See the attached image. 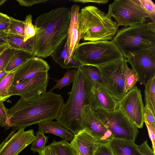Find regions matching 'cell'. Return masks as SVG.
I'll return each instance as SVG.
<instances>
[{
    "label": "cell",
    "mask_w": 155,
    "mask_h": 155,
    "mask_svg": "<svg viewBox=\"0 0 155 155\" xmlns=\"http://www.w3.org/2000/svg\"><path fill=\"white\" fill-rule=\"evenodd\" d=\"M71 18L70 10L61 7L44 13L35 21L34 55L46 58L67 39Z\"/></svg>",
    "instance_id": "obj_2"
},
{
    "label": "cell",
    "mask_w": 155,
    "mask_h": 155,
    "mask_svg": "<svg viewBox=\"0 0 155 155\" xmlns=\"http://www.w3.org/2000/svg\"><path fill=\"white\" fill-rule=\"evenodd\" d=\"M77 70V69H68L62 78L60 79H54V81L56 82V84L49 91L52 92L56 89L60 90L64 87L69 86L73 82Z\"/></svg>",
    "instance_id": "obj_28"
},
{
    "label": "cell",
    "mask_w": 155,
    "mask_h": 155,
    "mask_svg": "<svg viewBox=\"0 0 155 155\" xmlns=\"http://www.w3.org/2000/svg\"><path fill=\"white\" fill-rule=\"evenodd\" d=\"M123 57L116 45L111 40L79 43L72 58L83 65L98 67L118 60Z\"/></svg>",
    "instance_id": "obj_5"
},
{
    "label": "cell",
    "mask_w": 155,
    "mask_h": 155,
    "mask_svg": "<svg viewBox=\"0 0 155 155\" xmlns=\"http://www.w3.org/2000/svg\"><path fill=\"white\" fill-rule=\"evenodd\" d=\"M38 153L39 155H55L52 149L49 145L46 146L42 151Z\"/></svg>",
    "instance_id": "obj_43"
},
{
    "label": "cell",
    "mask_w": 155,
    "mask_h": 155,
    "mask_svg": "<svg viewBox=\"0 0 155 155\" xmlns=\"http://www.w3.org/2000/svg\"><path fill=\"white\" fill-rule=\"evenodd\" d=\"M14 71L10 72L0 79V101H5L9 97L8 92L12 86Z\"/></svg>",
    "instance_id": "obj_27"
},
{
    "label": "cell",
    "mask_w": 155,
    "mask_h": 155,
    "mask_svg": "<svg viewBox=\"0 0 155 155\" xmlns=\"http://www.w3.org/2000/svg\"><path fill=\"white\" fill-rule=\"evenodd\" d=\"M49 145L55 155H76L70 143L63 140L57 142L54 139Z\"/></svg>",
    "instance_id": "obj_26"
},
{
    "label": "cell",
    "mask_w": 155,
    "mask_h": 155,
    "mask_svg": "<svg viewBox=\"0 0 155 155\" xmlns=\"http://www.w3.org/2000/svg\"><path fill=\"white\" fill-rule=\"evenodd\" d=\"M50 68L47 62L42 58L36 56L29 58L14 71L12 86L32 78L39 72H48Z\"/></svg>",
    "instance_id": "obj_16"
},
{
    "label": "cell",
    "mask_w": 155,
    "mask_h": 155,
    "mask_svg": "<svg viewBox=\"0 0 155 155\" xmlns=\"http://www.w3.org/2000/svg\"><path fill=\"white\" fill-rule=\"evenodd\" d=\"M92 86L79 68L73 82L70 96L62 105L56 119L74 135L83 130L81 113L84 106L88 105Z\"/></svg>",
    "instance_id": "obj_3"
},
{
    "label": "cell",
    "mask_w": 155,
    "mask_h": 155,
    "mask_svg": "<svg viewBox=\"0 0 155 155\" xmlns=\"http://www.w3.org/2000/svg\"><path fill=\"white\" fill-rule=\"evenodd\" d=\"M48 138V137L46 136L43 132L39 130L36 132L35 138L31 143V150L34 153L42 151L46 147Z\"/></svg>",
    "instance_id": "obj_31"
},
{
    "label": "cell",
    "mask_w": 155,
    "mask_h": 155,
    "mask_svg": "<svg viewBox=\"0 0 155 155\" xmlns=\"http://www.w3.org/2000/svg\"><path fill=\"white\" fill-rule=\"evenodd\" d=\"M81 117L83 129H85L95 138L100 145L108 143L114 138L112 132L89 105L84 106Z\"/></svg>",
    "instance_id": "obj_13"
},
{
    "label": "cell",
    "mask_w": 155,
    "mask_h": 155,
    "mask_svg": "<svg viewBox=\"0 0 155 155\" xmlns=\"http://www.w3.org/2000/svg\"><path fill=\"white\" fill-rule=\"evenodd\" d=\"M70 144L76 155H94L100 145L85 129L74 135Z\"/></svg>",
    "instance_id": "obj_17"
},
{
    "label": "cell",
    "mask_w": 155,
    "mask_h": 155,
    "mask_svg": "<svg viewBox=\"0 0 155 155\" xmlns=\"http://www.w3.org/2000/svg\"><path fill=\"white\" fill-rule=\"evenodd\" d=\"M6 1V0H0V6L3 5Z\"/></svg>",
    "instance_id": "obj_47"
},
{
    "label": "cell",
    "mask_w": 155,
    "mask_h": 155,
    "mask_svg": "<svg viewBox=\"0 0 155 155\" xmlns=\"http://www.w3.org/2000/svg\"><path fill=\"white\" fill-rule=\"evenodd\" d=\"M10 22L7 28L3 31H0L5 34L24 35V21L16 19L10 17Z\"/></svg>",
    "instance_id": "obj_30"
},
{
    "label": "cell",
    "mask_w": 155,
    "mask_h": 155,
    "mask_svg": "<svg viewBox=\"0 0 155 155\" xmlns=\"http://www.w3.org/2000/svg\"><path fill=\"white\" fill-rule=\"evenodd\" d=\"M48 0H17L19 4L22 6L30 7L35 4L45 3Z\"/></svg>",
    "instance_id": "obj_41"
},
{
    "label": "cell",
    "mask_w": 155,
    "mask_h": 155,
    "mask_svg": "<svg viewBox=\"0 0 155 155\" xmlns=\"http://www.w3.org/2000/svg\"><path fill=\"white\" fill-rule=\"evenodd\" d=\"M80 6L74 5L71 7V18L68 31V35L66 39L68 45V54L70 58L72 56L75 50L79 43L78 16Z\"/></svg>",
    "instance_id": "obj_18"
},
{
    "label": "cell",
    "mask_w": 155,
    "mask_h": 155,
    "mask_svg": "<svg viewBox=\"0 0 155 155\" xmlns=\"http://www.w3.org/2000/svg\"><path fill=\"white\" fill-rule=\"evenodd\" d=\"M54 61L62 68H79L83 64L73 58H70L68 54V45L66 39L51 55Z\"/></svg>",
    "instance_id": "obj_20"
},
{
    "label": "cell",
    "mask_w": 155,
    "mask_h": 155,
    "mask_svg": "<svg viewBox=\"0 0 155 155\" xmlns=\"http://www.w3.org/2000/svg\"><path fill=\"white\" fill-rule=\"evenodd\" d=\"M109 145L114 155H142L134 142L113 138Z\"/></svg>",
    "instance_id": "obj_22"
},
{
    "label": "cell",
    "mask_w": 155,
    "mask_h": 155,
    "mask_svg": "<svg viewBox=\"0 0 155 155\" xmlns=\"http://www.w3.org/2000/svg\"><path fill=\"white\" fill-rule=\"evenodd\" d=\"M17 50L8 47L0 54V72L5 70L8 62Z\"/></svg>",
    "instance_id": "obj_33"
},
{
    "label": "cell",
    "mask_w": 155,
    "mask_h": 155,
    "mask_svg": "<svg viewBox=\"0 0 155 155\" xmlns=\"http://www.w3.org/2000/svg\"><path fill=\"white\" fill-rule=\"evenodd\" d=\"M143 8L152 22H155V5L151 0H140Z\"/></svg>",
    "instance_id": "obj_34"
},
{
    "label": "cell",
    "mask_w": 155,
    "mask_h": 155,
    "mask_svg": "<svg viewBox=\"0 0 155 155\" xmlns=\"http://www.w3.org/2000/svg\"><path fill=\"white\" fill-rule=\"evenodd\" d=\"M144 85L145 105L147 106L155 115V76L149 80Z\"/></svg>",
    "instance_id": "obj_24"
},
{
    "label": "cell",
    "mask_w": 155,
    "mask_h": 155,
    "mask_svg": "<svg viewBox=\"0 0 155 155\" xmlns=\"http://www.w3.org/2000/svg\"><path fill=\"white\" fill-rule=\"evenodd\" d=\"M127 59L132 69L137 73L140 84L145 85L155 76V48L130 54Z\"/></svg>",
    "instance_id": "obj_11"
},
{
    "label": "cell",
    "mask_w": 155,
    "mask_h": 155,
    "mask_svg": "<svg viewBox=\"0 0 155 155\" xmlns=\"http://www.w3.org/2000/svg\"><path fill=\"white\" fill-rule=\"evenodd\" d=\"M143 114L144 119L150 125L155 132V115L148 107L146 105H145L144 107Z\"/></svg>",
    "instance_id": "obj_36"
},
{
    "label": "cell",
    "mask_w": 155,
    "mask_h": 155,
    "mask_svg": "<svg viewBox=\"0 0 155 155\" xmlns=\"http://www.w3.org/2000/svg\"><path fill=\"white\" fill-rule=\"evenodd\" d=\"M8 118V109L5 106L3 101H0V126L5 127Z\"/></svg>",
    "instance_id": "obj_35"
},
{
    "label": "cell",
    "mask_w": 155,
    "mask_h": 155,
    "mask_svg": "<svg viewBox=\"0 0 155 155\" xmlns=\"http://www.w3.org/2000/svg\"><path fill=\"white\" fill-rule=\"evenodd\" d=\"M112 41L127 58L140 51L155 48V33L145 22L121 28Z\"/></svg>",
    "instance_id": "obj_6"
},
{
    "label": "cell",
    "mask_w": 155,
    "mask_h": 155,
    "mask_svg": "<svg viewBox=\"0 0 155 155\" xmlns=\"http://www.w3.org/2000/svg\"><path fill=\"white\" fill-rule=\"evenodd\" d=\"M144 122L147 126L149 137L152 143V150L154 154H155V132L153 131L150 125L144 119Z\"/></svg>",
    "instance_id": "obj_40"
},
{
    "label": "cell",
    "mask_w": 155,
    "mask_h": 155,
    "mask_svg": "<svg viewBox=\"0 0 155 155\" xmlns=\"http://www.w3.org/2000/svg\"><path fill=\"white\" fill-rule=\"evenodd\" d=\"M70 1L75 2H81L83 3L92 2L94 3L101 4H106L109 1V0H71Z\"/></svg>",
    "instance_id": "obj_42"
},
{
    "label": "cell",
    "mask_w": 155,
    "mask_h": 155,
    "mask_svg": "<svg viewBox=\"0 0 155 155\" xmlns=\"http://www.w3.org/2000/svg\"><path fill=\"white\" fill-rule=\"evenodd\" d=\"M48 80V72H39L33 78L11 86L9 97L17 95L26 100L36 98L46 92Z\"/></svg>",
    "instance_id": "obj_12"
},
{
    "label": "cell",
    "mask_w": 155,
    "mask_h": 155,
    "mask_svg": "<svg viewBox=\"0 0 155 155\" xmlns=\"http://www.w3.org/2000/svg\"><path fill=\"white\" fill-rule=\"evenodd\" d=\"M34 56L27 52L17 50L8 62L5 71L8 73L14 71L28 59Z\"/></svg>",
    "instance_id": "obj_23"
},
{
    "label": "cell",
    "mask_w": 155,
    "mask_h": 155,
    "mask_svg": "<svg viewBox=\"0 0 155 155\" xmlns=\"http://www.w3.org/2000/svg\"><path fill=\"white\" fill-rule=\"evenodd\" d=\"M4 34L9 47L27 52L35 56V36L24 41V36Z\"/></svg>",
    "instance_id": "obj_21"
},
{
    "label": "cell",
    "mask_w": 155,
    "mask_h": 155,
    "mask_svg": "<svg viewBox=\"0 0 155 155\" xmlns=\"http://www.w3.org/2000/svg\"><path fill=\"white\" fill-rule=\"evenodd\" d=\"M8 73L6 72L5 70H4L0 72V79L4 77Z\"/></svg>",
    "instance_id": "obj_46"
},
{
    "label": "cell",
    "mask_w": 155,
    "mask_h": 155,
    "mask_svg": "<svg viewBox=\"0 0 155 155\" xmlns=\"http://www.w3.org/2000/svg\"><path fill=\"white\" fill-rule=\"evenodd\" d=\"M39 130L44 134L50 133L59 137L66 141H71L74 134L64 127L58 122L52 120H46L38 124Z\"/></svg>",
    "instance_id": "obj_19"
},
{
    "label": "cell",
    "mask_w": 155,
    "mask_h": 155,
    "mask_svg": "<svg viewBox=\"0 0 155 155\" xmlns=\"http://www.w3.org/2000/svg\"><path fill=\"white\" fill-rule=\"evenodd\" d=\"M79 68L91 83L92 88L98 83H102L100 71L97 67L88 65H83Z\"/></svg>",
    "instance_id": "obj_25"
},
{
    "label": "cell",
    "mask_w": 155,
    "mask_h": 155,
    "mask_svg": "<svg viewBox=\"0 0 155 155\" xmlns=\"http://www.w3.org/2000/svg\"><path fill=\"white\" fill-rule=\"evenodd\" d=\"M127 63V58L124 56L118 60L97 67L102 84L117 101L126 94L124 90V76L128 66Z\"/></svg>",
    "instance_id": "obj_9"
},
{
    "label": "cell",
    "mask_w": 155,
    "mask_h": 155,
    "mask_svg": "<svg viewBox=\"0 0 155 155\" xmlns=\"http://www.w3.org/2000/svg\"><path fill=\"white\" fill-rule=\"evenodd\" d=\"M21 128L16 131L12 130L0 144V155H18L35 138L32 129L25 131Z\"/></svg>",
    "instance_id": "obj_14"
},
{
    "label": "cell",
    "mask_w": 155,
    "mask_h": 155,
    "mask_svg": "<svg viewBox=\"0 0 155 155\" xmlns=\"http://www.w3.org/2000/svg\"><path fill=\"white\" fill-rule=\"evenodd\" d=\"M137 148L142 155H155L153 150L149 146L147 140H145L140 145H137Z\"/></svg>",
    "instance_id": "obj_38"
},
{
    "label": "cell",
    "mask_w": 155,
    "mask_h": 155,
    "mask_svg": "<svg viewBox=\"0 0 155 155\" xmlns=\"http://www.w3.org/2000/svg\"><path fill=\"white\" fill-rule=\"evenodd\" d=\"M118 107L129 120L138 128L144 122V106L140 90L135 86L118 101Z\"/></svg>",
    "instance_id": "obj_10"
},
{
    "label": "cell",
    "mask_w": 155,
    "mask_h": 155,
    "mask_svg": "<svg viewBox=\"0 0 155 155\" xmlns=\"http://www.w3.org/2000/svg\"><path fill=\"white\" fill-rule=\"evenodd\" d=\"M8 44V42L3 33L0 32V44Z\"/></svg>",
    "instance_id": "obj_44"
},
{
    "label": "cell",
    "mask_w": 155,
    "mask_h": 155,
    "mask_svg": "<svg viewBox=\"0 0 155 155\" xmlns=\"http://www.w3.org/2000/svg\"><path fill=\"white\" fill-rule=\"evenodd\" d=\"M115 139L134 142L139 133L132 124L118 107L113 111L93 110Z\"/></svg>",
    "instance_id": "obj_8"
},
{
    "label": "cell",
    "mask_w": 155,
    "mask_h": 155,
    "mask_svg": "<svg viewBox=\"0 0 155 155\" xmlns=\"http://www.w3.org/2000/svg\"><path fill=\"white\" fill-rule=\"evenodd\" d=\"M109 143L99 145L94 155H114L110 147Z\"/></svg>",
    "instance_id": "obj_37"
},
{
    "label": "cell",
    "mask_w": 155,
    "mask_h": 155,
    "mask_svg": "<svg viewBox=\"0 0 155 155\" xmlns=\"http://www.w3.org/2000/svg\"><path fill=\"white\" fill-rule=\"evenodd\" d=\"M108 15L118 26H132L145 23L149 18L140 0H116L109 5Z\"/></svg>",
    "instance_id": "obj_7"
},
{
    "label": "cell",
    "mask_w": 155,
    "mask_h": 155,
    "mask_svg": "<svg viewBox=\"0 0 155 155\" xmlns=\"http://www.w3.org/2000/svg\"><path fill=\"white\" fill-rule=\"evenodd\" d=\"M88 105L93 110L113 111L118 108V101L101 83H98L92 88Z\"/></svg>",
    "instance_id": "obj_15"
},
{
    "label": "cell",
    "mask_w": 155,
    "mask_h": 155,
    "mask_svg": "<svg viewBox=\"0 0 155 155\" xmlns=\"http://www.w3.org/2000/svg\"><path fill=\"white\" fill-rule=\"evenodd\" d=\"M64 103L60 94L46 91L34 99L20 98L8 109L9 118L5 127L16 131L42 122L56 118Z\"/></svg>",
    "instance_id": "obj_1"
},
{
    "label": "cell",
    "mask_w": 155,
    "mask_h": 155,
    "mask_svg": "<svg viewBox=\"0 0 155 155\" xmlns=\"http://www.w3.org/2000/svg\"><path fill=\"white\" fill-rule=\"evenodd\" d=\"M79 40L87 41L112 40L118 26L107 14L94 6L82 8L78 14Z\"/></svg>",
    "instance_id": "obj_4"
},
{
    "label": "cell",
    "mask_w": 155,
    "mask_h": 155,
    "mask_svg": "<svg viewBox=\"0 0 155 155\" xmlns=\"http://www.w3.org/2000/svg\"><path fill=\"white\" fill-rule=\"evenodd\" d=\"M24 41L34 37L36 33L35 26L32 23V16L29 14L27 15L25 20L24 21Z\"/></svg>",
    "instance_id": "obj_32"
},
{
    "label": "cell",
    "mask_w": 155,
    "mask_h": 155,
    "mask_svg": "<svg viewBox=\"0 0 155 155\" xmlns=\"http://www.w3.org/2000/svg\"><path fill=\"white\" fill-rule=\"evenodd\" d=\"M8 47V45L7 44H0V54Z\"/></svg>",
    "instance_id": "obj_45"
},
{
    "label": "cell",
    "mask_w": 155,
    "mask_h": 155,
    "mask_svg": "<svg viewBox=\"0 0 155 155\" xmlns=\"http://www.w3.org/2000/svg\"><path fill=\"white\" fill-rule=\"evenodd\" d=\"M10 16L0 12V31H5L10 22Z\"/></svg>",
    "instance_id": "obj_39"
},
{
    "label": "cell",
    "mask_w": 155,
    "mask_h": 155,
    "mask_svg": "<svg viewBox=\"0 0 155 155\" xmlns=\"http://www.w3.org/2000/svg\"><path fill=\"white\" fill-rule=\"evenodd\" d=\"M138 81V77L136 72L128 66L125 71L124 76L125 92L127 93L129 91L135 86Z\"/></svg>",
    "instance_id": "obj_29"
}]
</instances>
